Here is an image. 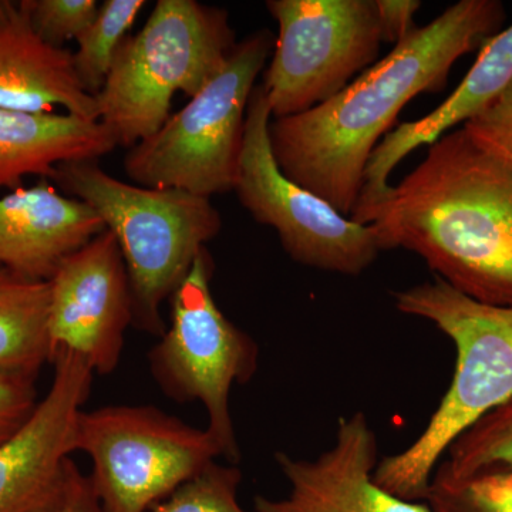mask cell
<instances>
[{
    "instance_id": "1",
    "label": "cell",
    "mask_w": 512,
    "mask_h": 512,
    "mask_svg": "<svg viewBox=\"0 0 512 512\" xmlns=\"http://www.w3.org/2000/svg\"><path fill=\"white\" fill-rule=\"evenodd\" d=\"M504 22L500 0H461L326 103L272 119L269 140L282 173L349 218L370 157L403 107L443 90L457 60L481 49Z\"/></svg>"
},
{
    "instance_id": "2",
    "label": "cell",
    "mask_w": 512,
    "mask_h": 512,
    "mask_svg": "<svg viewBox=\"0 0 512 512\" xmlns=\"http://www.w3.org/2000/svg\"><path fill=\"white\" fill-rule=\"evenodd\" d=\"M349 218L372 225L383 251L414 252L468 298L512 306V163L463 128L431 144L402 183Z\"/></svg>"
},
{
    "instance_id": "3",
    "label": "cell",
    "mask_w": 512,
    "mask_h": 512,
    "mask_svg": "<svg viewBox=\"0 0 512 512\" xmlns=\"http://www.w3.org/2000/svg\"><path fill=\"white\" fill-rule=\"evenodd\" d=\"M392 296L404 315L429 320L448 336L457 353L453 379L423 433L379 461L373 476L390 494L426 503L431 477L448 447L512 399V306L474 301L439 278Z\"/></svg>"
},
{
    "instance_id": "4",
    "label": "cell",
    "mask_w": 512,
    "mask_h": 512,
    "mask_svg": "<svg viewBox=\"0 0 512 512\" xmlns=\"http://www.w3.org/2000/svg\"><path fill=\"white\" fill-rule=\"evenodd\" d=\"M56 187L93 208L113 232L130 276L134 328L164 335L161 306L173 296L205 245L220 234V212L211 198L177 188L128 184L97 160L56 167Z\"/></svg>"
},
{
    "instance_id": "5",
    "label": "cell",
    "mask_w": 512,
    "mask_h": 512,
    "mask_svg": "<svg viewBox=\"0 0 512 512\" xmlns=\"http://www.w3.org/2000/svg\"><path fill=\"white\" fill-rule=\"evenodd\" d=\"M237 46L227 10L197 0H158L143 29L121 45L96 96L99 120L128 150L170 119L177 93H200Z\"/></svg>"
},
{
    "instance_id": "6",
    "label": "cell",
    "mask_w": 512,
    "mask_h": 512,
    "mask_svg": "<svg viewBox=\"0 0 512 512\" xmlns=\"http://www.w3.org/2000/svg\"><path fill=\"white\" fill-rule=\"evenodd\" d=\"M272 47L265 29L237 43L221 72L184 109L128 150L123 167L130 180L207 198L234 191L249 99Z\"/></svg>"
},
{
    "instance_id": "7",
    "label": "cell",
    "mask_w": 512,
    "mask_h": 512,
    "mask_svg": "<svg viewBox=\"0 0 512 512\" xmlns=\"http://www.w3.org/2000/svg\"><path fill=\"white\" fill-rule=\"evenodd\" d=\"M212 271L205 249L170 298V326L148 353V366L168 399L205 407L207 430L220 444L222 457L237 464L241 451L229 397L235 383L254 377L259 348L218 308L211 293Z\"/></svg>"
},
{
    "instance_id": "8",
    "label": "cell",
    "mask_w": 512,
    "mask_h": 512,
    "mask_svg": "<svg viewBox=\"0 0 512 512\" xmlns=\"http://www.w3.org/2000/svg\"><path fill=\"white\" fill-rule=\"evenodd\" d=\"M76 451L93 461L90 474L104 512H148L222 457L207 429L153 406H106L80 413Z\"/></svg>"
},
{
    "instance_id": "9",
    "label": "cell",
    "mask_w": 512,
    "mask_h": 512,
    "mask_svg": "<svg viewBox=\"0 0 512 512\" xmlns=\"http://www.w3.org/2000/svg\"><path fill=\"white\" fill-rule=\"evenodd\" d=\"M272 113L255 86L245 119L234 191L258 224L274 228L293 261L335 274H363L383 251L372 225L343 217L332 205L286 177L269 140Z\"/></svg>"
},
{
    "instance_id": "10",
    "label": "cell",
    "mask_w": 512,
    "mask_h": 512,
    "mask_svg": "<svg viewBox=\"0 0 512 512\" xmlns=\"http://www.w3.org/2000/svg\"><path fill=\"white\" fill-rule=\"evenodd\" d=\"M266 8L279 29L262 83L272 119L326 103L379 55L375 0H269Z\"/></svg>"
},
{
    "instance_id": "11",
    "label": "cell",
    "mask_w": 512,
    "mask_h": 512,
    "mask_svg": "<svg viewBox=\"0 0 512 512\" xmlns=\"http://www.w3.org/2000/svg\"><path fill=\"white\" fill-rule=\"evenodd\" d=\"M49 284L52 359L69 350L94 373H114L134 309L130 276L113 232L104 229L66 256Z\"/></svg>"
},
{
    "instance_id": "12",
    "label": "cell",
    "mask_w": 512,
    "mask_h": 512,
    "mask_svg": "<svg viewBox=\"0 0 512 512\" xmlns=\"http://www.w3.org/2000/svg\"><path fill=\"white\" fill-rule=\"evenodd\" d=\"M49 392L29 420L0 444V512H55L62 503L77 420L89 399L94 372L69 350H59Z\"/></svg>"
},
{
    "instance_id": "13",
    "label": "cell",
    "mask_w": 512,
    "mask_h": 512,
    "mask_svg": "<svg viewBox=\"0 0 512 512\" xmlns=\"http://www.w3.org/2000/svg\"><path fill=\"white\" fill-rule=\"evenodd\" d=\"M377 454L366 414L340 417L335 443L319 457L276 453L289 493L276 500L256 495L255 512H431L426 503L402 500L376 483Z\"/></svg>"
},
{
    "instance_id": "14",
    "label": "cell",
    "mask_w": 512,
    "mask_h": 512,
    "mask_svg": "<svg viewBox=\"0 0 512 512\" xmlns=\"http://www.w3.org/2000/svg\"><path fill=\"white\" fill-rule=\"evenodd\" d=\"M99 215L49 180L0 198V266L49 281L66 256L104 231Z\"/></svg>"
},
{
    "instance_id": "15",
    "label": "cell",
    "mask_w": 512,
    "mask_h": 512,
    "mask_svg": "<svg viewBox=\"0 0 512 512\" xmlns=\"http://www.w3.org/2000/svg\"><path fill=\"white\" fill-rule=\"evenodd\" d=\"M512 80V26L488 39L463 82L441 106L423 119L400 124L387 133L367 164L355 208L366 207L390 190L389 177L404 158L436 143L458 124H466L488 106Z\"/></svg>"
},
{
    "instance_id": "16",
    "label": "cell",
    "mask_w": 512,
    "mask_h": 512,
    "mask_svg": "<svg viewBox=\"0 0 512 512\" xmlns=\"http://www.w3.org/2000/svg\"><path fill=\"white\" fill-rule=\"evenodd\" d=\"M0 107L35 114L64 109L99 120L96 97L83 89L73 52L37 35L18 3L0 20Z\"/></svg>"
},
{
    "instance_id": "17",
    "label": "cell",
    "mask_w": 512,
    "mask_h": 512,
    "mask_svg": "<svg viewBox=\"0 0 512 512\" xmlns=\"http://www.w3.org/2000/svg\"><path fill=\"white\" fill-rule=\"evenodd\" d=\"M116 147L113 134L100 120L0 107V188L19 190L28 175L52 180L57 165L99 161Z\"/></svg>"
},
{
    "instance_id": "18",
    "label": "cell",
    "mask_w": 512,
    "mask_h": 512,
    "mask_svg": "<svg viewBox=\"0 0 512 512\" xmlns=\"http://www.w3.org/2000/svg\"><path fill=\"white\" fill-rule=\"evenodd\" d=\"M50 284L0 266V372L39 376L52 363Z\"/></svg>"
},
{
    "instance_id": "19",
    "label": "cell",
    "mask_w": 512,
    "mask_h": 512,
    "mask_svg": "<svg viewBox=\"0 0 512 512\" xmlns=\"http://www.w3.org/2000/svg\"><path fill=\"white\" fill-rule=\"evenodd\" d=\"M144 6L146 0H106L77 37L74 67L87 93L96 97L103 89L114 59Z\"/></svg>"
},
{
    "instance_id": "20",
    "label": "cell",
    "mask_w": 512,
    "mask_h": 512,
    "mask_svg": "<svg viewBox=\"0 0 512 512\" xmlns=\"http://www.w3.org/2000/svg\"><path fill=\"white\" fill-rule=\"evenodd\" d=\"M437 467L456 478L490 470L512 471V399L461 433Z\"/></svg>"
},
{
    "instance_id": "21",
    "label": "cell",
    "mask_w": 512,
    "mask_h": 512,
    "mask_svg": "<svg viewBox=\"0 0 512 512\" xmlns=\"http://www.w3.org/2000/svg\"><path fill=\"white\" fill-rule=\"evenodd\" d=\"M426 504L431 512H512V471L456 478L437 467Z\"/></svg>"
},
{
    "instance_id": "22",
    "label": "cell",
    "mask_w": 512,
    "mask_h": 512,
    "mask_svg": "<svg viewBox=\"0 0 512 512\" xmlns=\"http://www.w3.org/2000/svg\"><path fill=\"white\" fill-rule=\"evenodd\" d=\"M241 480L235 464L212 463L148 512H248L238 501Z\"/></svg>"
},
{
    "instance_id": "23",
    "label": "cell",
    "mask_w": 512,
    "mask_h": 512,
    "mask_svg": "<svg viewBox=\"0 0 512 512\" xmlns=\"http://www.w3.org/2000/svg\"><path fill=\"white\" fill-rule=\"evenodd\" d=\"M18 5L37 35L55 47L82 35L100 8L97 0H22Z\"/></svg>"
},
{
    "instance_id": "24",
    "label": "cell",
    "mask_w": 512,
    "mask_h": 512,
    "mask_svg": "<svg viewBox=\"0 0 512 512\" xmlns=\"http://www.w3.org/2000/svg\"><path fill=\"white\" fill-rule=\"evenodd\" d=\"M461 128L478 147L512 163V80L483 113Z\"/></svg>"
},
{
    "instance_id": "25",
    "label": "cell",
    "mask_w": 512,
    "mask_h": 512,
    "mask_svg": "<svg viewBox=\"0 0 512 512\" xmlns=\"http://www.w3.org/2000/svg\"><path fill=\"white\" fill-rule=\"evenodd\" d=\"M37 376L0 372V444L10 439L35 412Z\"/></svg>"
},
{
    "instance_id": "26",
    "label": "cell",
    "mask_w": 512,
    "mask_h": 512,
    "mask_svg": "<svg viewBox=\"0 0 512 512\" xmlns=\"http://www.w3.org/2000/svg\"><path fill=\"white\" fill-rule=\"evenodd\" d=\"M377 15H379L382 42H402L412 35L417 26L414 25V15L421 8L419 0H375Z\"/></svg>"
},
{
    "instance_id": "27",
    "label": "cell",
    "mask_w": 512,
    "mask_h": 512,
    "mask_svg": "<svg viewBox=\"0 0 512 512\" xmlns=\"http://www.w3.org/2000/svg\"><path fill=\"white\" fill-rule=\"evenodd\" d=\"M55 512H104L92 477L83 474L73 460L70 461L62 503Z\"/></svg>"
},
{
    "instance_id": "28",
    "label": "cell",
    "mask_w": 512,
    "mask_h": 512,
    "mask_svg": "<svg viewBox=\"0 0 512 512\" xmlns=\"http://www.w3.org/2000/svg\"><path fill=\"white\" fill-rule=\"evenodd\" d=\"M13 2H9V0H0V20L5 18L8 15L10 8H12Z\"/></svg>"
}]
</instances>
